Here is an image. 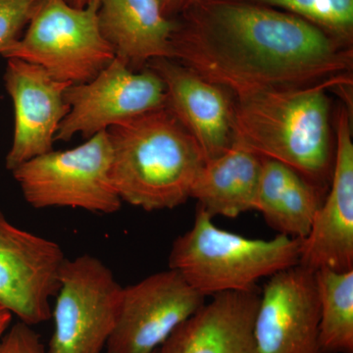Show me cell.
Instances as JSON below:
<instances>
[{"label": "cell", "mask_w": 353, "mask_h": 353, "mask_svg": "<svg viewBox=\"0 0 353 353\" xmlns=\"http://www.w3.org/2000/svg\"><path fill=\"white\" fill-rule=\"evenodd\" d=\"M174 20L170 59L233 97L352 90L353 48L292 14L234 0H199Z\"/></svg>", "instance_id": "cell-1"}, {"label": "cell", "mask_w": 353, "mask_h": 353, "mask_svg": "<svg viewBox=\"0 0 353 353\" xmlns=\"http://www.w3.org/2000/svg\"><path fill=\"white\" fill-rule=\"evenodd\" d=\"M328 90L313 87L231 95L234 143L329 190L334 143Z\"/></svg>", "instance_id": "cell-2"}, {"label": "cell", "mask_w": 353, "mask_h": 353, "mask_svg": "<svg viewBox=\"0 0 353 353\" xmlns=\"http://www.w3.org/2000/svg\"><path fill=\"white\" fill-rule=\"evenodd\" d=\"M108 132L110 178L121 201L145 211L173 209L189 201L205 159L170 109L141 114Z\"/></svg>", "instance_id": "cell-3"}, {"label": "cell", "mask_w": 353, "mask_h": 353, "mask_svg": "<svg viewBox=\"0 0 353 353\" xmlns=\"http://www.w3.org/2000/svg\"><path fill=\"white\" fill-rule=\"evenodd\" d=\"M212 219L197 208L192 229L176 239L169 255V268L201 296L257 290L260 279L299 264V239H248L220 229Z\"/></svg>", "instance_id": "cell-4"}, {"label": "cell", "mask_w": 353, "mask_h": 353, "mask_svg": "<svg viewBox=\"0 0 353 353\" xmlns=\"http://www.w3.org/2000/svg\"><path fill=\"white\" fill-rule=\"evenodd\" d=\"M101 1L77 8L66 0H39L24 36L2 57L39 65L70 85L92 80L115 59L99 28Z\"/></svg>", "instance_id": "cell-5"}, {"label": "cell", "mask_w": 353, "mask_h": 353, "mask_svg": "<svg viewBox=\"0 0 353 353\" xmlns=\"http://www.w3.org/2000/svg\"><path fill=\"white\" fill-rule=\"evenodd\" d=\"M108 131L68 150L44 153L11 171L26 201L37 209L71 208L113 214L122 206L110 178Z\"/></svg>", "instance_id": "cell-6"}, {"label": "cell", "mask_w": 353, "mask_h": 353, "mask_svg": "<svg viewBox=\"0 0 353 353\" xmlns=\"http://www.w3.org/2000/svg\"><path fill=\"white\" fill-rule=\"evenodd\" d=\"M123 287L101 260H65L59 273L48 353H102L115 328Z\"/></svg>", "instance_id": "cell-7"}, {"label": "cell", "mask_w": 353, "mask_h": 353, "mask_svg": "<svg viewBox=\"0 0 353 353\" xmlns=\"http://www.w3.org/2000/svg\"><path fill=\"white\" fill-rule=\"evenodd\" d=\"M65 101L69 112L55 141H69L78 134L88 139L123 121L163 108L166 92L152 69L134 71L115 57L92 80L69 85Z\"/></svg>", "instance_id": "cell-8"}, {"label": "cell", "mask_w": 353, "mask_h": 353, "mask_svg": "<svg viewBox=\"0 0 353 353\" xmlns=\"http://www.w3.org/2000/svg\"><path fill=\"white\" fill-rule=\"evenodd\" d=\"M205 299L170 268L123 288L117 322L106 345L108 353L157 352L203 306Z\"/></svg>", "instance_id": "cell-9"}, {"label": "cell", "mask_w": 353, "mask_h": 353, "mask_svg": "<svg viewBox=\"0 0 353 353\" xmlns=\"http://www.w3.org/2000/svg\"><path fill=\"white\" fill-rule=\"evenodd\" d=\"M66 257L55 241L14 226L0 211V305L30 326L52 316Z\"/></svg>", "instance_id": "cell-10"}, {"label": "cell", "mask_w": 353, "mask_h": 353, "mask_svg": "<svg viewBox=\"0 0 353 353\" xmlns=\"http://www.w3.org/2000/svg\"><path fill=\"white\" fill-rule=\"evenodd\" d=\"M315 271L301 265L269 277L254 321L259 353H325Z\"/></svg>", "instance_id": "cell-11"}, {"label": "cell", "mask_w": 353, "mask_h": 353, "mask_svg": "<svg viewBox=\"0 0 353 353\" xmlns=\"http://www.w3.org/2000/svg\"><path fill=\"white\" fill-rule=\"evenodd\" d=\"M352 109L341 104L334 121L332 182L310 231L301 240L299 265L313 271L353 270V141Z\"/></svg>", "instance_id": "cell-12"}, {"label": "cell", "mask_w": 353, "mask_h": 353, "mask_svg": "<svg viewBox=\"0 0 353 353\" xmlns=\"http://www.w3.org/2000/svg\"><path fill=\"white\" fill-rule=\"evenodd\" d=\"M7 61L4 83L12 99L15 124L7 170L53 150L62 121L69 112L65 92L70 83L53 78L39 65L18 58Z\"/></svg>", "instance_id": "cell-13"}, {"label": "cell", "mask_w": 353, "mask_h": 353, "mask_svg": "<svg viewBox=\"0 0 353 353\" xmlns=\"http://www.w3.org/2000/svg\"><path fill=\"white\" fill-rule=\"evenodd\" d=\"M145 67L164 83L167 108L196 141L205 162L233 145L232 97L226 90L168 58Z\"/></svg>", "instance_id": "cell-14"}, {"label": "cell", "mask_w": 353, "mask_h": 353, "mask_svg": "<svg viewBox=\"0 0 353 353\" xmlns=\"http://www.w3.org/2000/svg\"><path fill=\"white\" fill-rule=\"evenodd\" d=\"M212 297L167 339L158 353H259L253 332L259 292Z\"/></svg>", "instance_id": "cell-15"}, {"label": "cell", "mask_w": 353, "mask_h": 353, "mask_svg": "<svg viewBox=\"0 0 353 353\" xmlns=\"http://www.w3.org/2000/svg\"><path fill=\"white\" fill-rule=\"evenodd\" d=\"M99 23L115 57L129 68L141 71L152 60L170 59L176 22L158 0H101Z\"/></svg>", "instance_id": "cell-16"}, {"label": "cell", "mask_w": 353, "mask_h": 353, "mask_svg": "<svg viewBox=\"0 0 353 353\" xmlns=\"http://www.w3.org/2000/svg\"><path fill=\"white\" fill-rule=\"evenodd\" d=\"M327 192L287 165L262 157L254 210L279 234L303 240Z\"/></svg>", "instance_id": "cell-17"}, {"label": "cell", "mask_w": 353, "mask_h": 353, "mask_svg": "<svg viewBox=\"0 0 353 353\" xmlns=\"http://www.w3.org/2000/svg\"><path fill=\"white\" fill-rule=\"evenodd\" d=\"M262 157L243 146L233 145L203 164L197 175L190 199L210 217L236 218L254 210L261 175Z\"/></svg>", "instance_id": "cell-18"}, {"label": "cell", "mask_w": 353, "mask_h": 353, "mask_svg": "<svg viewBox=\"0 0 353 353\" xmlns=\"http://www.w3.org/2000/svg\"><path fill=\"white\" fill-rule=\"evenodd\" d=\"M320 345L325 353H353V270L315 271Z\"/></svg>", "instance_id": "cell-19"}, {"label": "cell", "mask_w": 353, "mask_h": 353, "mask_svg": "<svg viewBox=\"0 0 353 353\" xmlns=\"http://www.w3.org/2000/svg\"><path fill=\"white\" fill-rule=\"evenodd\" d=\"M271 7L303 18L353 48V0H234Z\"/></svg>", "instance_id": "cell-20"}, {"label": "cell", "mask_w": 353, "mask_h": 353, "mask_svg": "<svg viewBox=\"0 0 353 353\" xmlns=\"http://www.w3.org/2000/svg\"><path fill=\"white\" fill-rule=\"evenodd\" d=\"M39 0H0V55L17 43Z\"/></svg>", "instance_id": "cell-21"}, {"label": "cell", "mask_w": 353, "mask_h": 353, "mask_svg": "<svg viewBox=\"0 0 353 353\" xmlns=\"http://www.w3.org/2000/svg\"><path fill=\"white\" fill-rule=\"evenodd\" d=\"M0 353H48L32 326L17 322L0 336Z\"/></svg>", "instance_id": "cell-22"}, {"label": "cell", "mask_w": 353, "mask_h": 353, "mask_svg": "<svg viewBox=\"0 0 353 353\" xmlns=\"http://www.w3.org/2000/svg\"><path fill=\"white\" fill-rule=\"evenodd\" d=\"M189 0H158L162 12L168 19L174 20L182 13Z\"/></svg>", "instance_id": "cell-23"}, {"label": "cell", "mask_w": 353, "mask_h": 353, "mask_svg": "<svg viewBox=\"0 0 353 353\" xmlns=\"http://www.w3.org/2000/svg\"><path fill=\"white\" fill-rule=\"evenodd\" d=\"M12 318V313L9 312L6 308L2 307L0 305V336L6 333L9 327H10Z\"/></svg>", "instance_id": "cell-24"}, {"label": "cell", "mask_w": 353, "mask_h": 353, "mask_svg": "<svg viewBox=\"0 0 353 353\" xmlns=\"http://www.w3.org/2000/svg\"><path fill=\"white\" fill-rule=\"evenodd\" d=\"M92 0H66L67 3L77 8H85Z\"/></svg>", "instance_id": "cell-25"}, {"label": "cell", "mask_w": 353, "mask_h": 353, "mask_svg": "<svg viewBox=\"0 0 353 353\" xmlns=\"http://www.w3.org/2000/svg\"><path fill=\"white\" fill-rule=\"evenodd\" d=\"M196 1H199V0H189V1H188L187 6H189V4L194 3V2H196ZM187 6H185V7H187Z\"/></svg>", "instance_id": "cell-26"}, {"label": "cell", "mask_w": 353, "mask_h": 353, "mask_svg": "<svg viewBox=\"0 0 353 353\" xmlns=\"http://www.w3.org/2000/svg\"><path fill=\"white\" fill-rule=\"evenodd\" d=\"M153 353H158V350H157V352H153Z\"/></svg>", "instance_id": "cell-27"}]
</instances>
